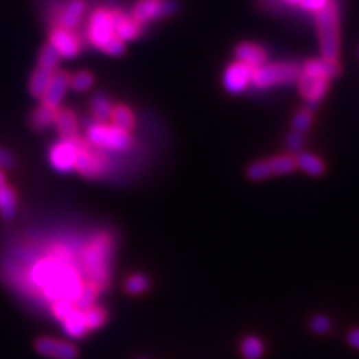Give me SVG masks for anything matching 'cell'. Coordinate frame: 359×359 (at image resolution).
I'll return each instance as SVG.
<instances>
[{
	"mask_svg": "<svg viewBox=\"0 0 359 359\" xmlns=\"http://www.w3.org/2000/svg\"><path fill=\"white\" fill-rule=\"evenodd\" d=\"M150 280L146 274H133L124 283V290L129 295H141L148 289Z\"/></svg>",
	"mask_w": 359,
	"mask_h": 359,
	"instance_id": "32",
	"label": "cell"
},
{
	"mask_svg": "<svg viewBox=\"0 0 359 359\" xmlns=\"http://www.w3.org/2000/svg\"><path fill=\"white\" fill-rule=\"evenodd\" d=\"M62 331L71 338L86 337L90 331L86 325L84 312L80 310V308H75L65 321H62Z\"/></svg>",
	"mask_w": 359,
	"mask_h": 359,
	"instance_id": "18",
	"label": "cell"
},
{
	"mask_svg": "<svg viewBox=\"0 0 359 359\" xmlns=\"http://www.w3.org/2000/svg\"><path fill=\"white\" fill-rule=\"evenodd\" d=\"M49 44L56 48V51L60 54V57L65 58H73L80 53L78 38L71 33V30H65L62 27H57L51 32Z\"/></svg>",
	"mask_w": 359,
	"mask_h": 359,
	"instance_id": "14",
	"label": "cell"
},
{
	"mask_svg": "<svg viewBox=\"0 0 359 359\" xmlns=\"http://www.w3.org/2000/svg\"><path fill=\"white\" fill-rule=\"evenodd\" d=\"M115 36L114 21L110 11L99 10L90 19L89 39L97 48H104Z\"/></svg>",
	"mask_w": 359,
	"mask_h": 359,
	"instance_id": "8",
	"label": "cell"
},
{
	"mask_svg": "<svg viewBox=\"0 0 359 359\" xmlns=\"http://www.w3.org/2000/svg\"><path fill=\"white\" fill-rule=\"evenodd\" d=\"M90 108H91V113L95 115V119L99 123H105L111 119L114 105L104 93H97L91 97Z\"/></svg>",
	"mask_w": 359,
	"mask_h": 359,
	"instance_id": "23",
	"label": "cell"
},
{
	"mask_svg": "<svg viewBox=\"0 0 359 359\" xmlns=\"http://www.w3.org/2000/svg\"><path fill=\"white\" fill-rule=\"evenodd\" d=\"M332 328V322L328 316L325 314H316L312 317L310 321V329L314 334H321V336H325V334H328Z\"/></svg>",
	"mask_w": 359,
	"mask_h": 359,
	"instance_id": "37",
	"label": "cell"
},
{
	"mask_svg": "<svg viewBox=\"0 0 359 359\" xmlns=\"http://www.w3.org/2000/svg\"><path fill=\"white\" fill-rule=\"evenodd\" d=\"M93 82H95L93 75L87 71H81L72 75L69 78V87L75 91H78V93H82V91H87L91 86H93Z\"/></svg>",
	"mask_w": 359,
	"mask_h": 359,
	"instance_id": "34",
	"label": "cell"
},
{
	"mask_svg": "<svg viewBox=\"0 0 359 359\" xmlns=\"http://www.w3.org/2000/svg\"><path fill=\"white\" fill-rule=\"evenodd\" d=\"M87 141L91 147L104 152H128L132 146L130 133L114 124L91 123L87 126Z\"/></svg>",
	"mask_w": 359,
	"mask_h": 359,
	"instance_id": "4",
	"label": "cell"
},
{
	"mask_svg": "<svg viewBox=\"0 0 359 359\" xmlns=\"http://www.w3.org/2000/svg\"><path fill=\"white\" fill-rule=\"evenodd\" d=\"M301 69L294 63H271L264 65L253 71L252 82L256 87H271L275 84H290L297 82Z\"/></svg>",
	"mask_w": 359,
	"mask_h": 359,
	"instance_id": "5",
	"label": "cell"
},
{
	"mask_svg": "<svg viewBox=\"0 0 359 359\" xmlns=\"http://www.w3.org/2000/svg\"><path fill=\"white\" fill-rule=\"evenodd\" d=\"M113 124L115 128L123 129L126 132H130L135 126V115H133L132 110L126 105H115L113 108L111 119Z\"/></svg>",
	"mask_w": 359,
	"mask_h": 359,
	"instance_id": "25",
	"label": "cell"
},
{
	"mask_svg": "<svg viewBox=\"0 0 359 359\" xmlns=\"http://www.w3.org/2000/svg\"><path fill=\"white\" fill-rule=\"evenodd\" d=\"M331 2V0H301V3H299V6L303 8V10L305 11H312V12H317L323 10L325 6H327L328 3Z\"/></svg>",
	"mask_w": 359,
	"mask_h": 359,
	"instance_id": "40",
	"label": "cell"
},
{
	"mask_svg": "<svg viewBox=\"0 0 359 359\" xmlns=\"http://www.w3.org/2000/svg\"><path fill=\"white\" fill-rule=\"evenodd\" d=\"M177 10L178 5L174 0H139L133 8L132 19L138 24H146L152 20L172 15Z\"/></svg>",
	"mask_w": 359,
	"mask_h": 359,
	"instance_id": "6",
	"label": "cell"
},
{
	"mask_svg": "<svg viewBox=\"0 0 359 359\" xmlns=\"http://www.w3.org/2000/svg\"><path fill=\"white\" fill-rule=\"evenodd\" d=\"M102 51L110 54V56H114V57H119L121 54H124V51H126V45H124V40H121L119 36H114L110 43H108L104 48Z\"/></svg>",
	"mask_w": 359,
	"mask_h": 359,
	"instance_id": "38",
	"label": "cell"
},
{
	"mask_svg": "<svg viewBox=\"0 0 359 359\" xmlns=\"http://www.w3.org/2000/svg\"><path fill=\"white\" fill-rule=\"evenodd\" d=\"M297 166L299 170H303L305 174L312 175V177H317V175H322L325 171V165L319 157L312 154V153H301L299 152L298 156L295 157Z\"/></svg>",
	"mask_w": 359,
	"mask_h": 359,
	"instance_id": "24",
	"label": "cell"
},
{
	"mask_svg": "<svg viewBox=\"0 0 359 359\" xmlns=\"http://www.w3.org/2000/svg\"><path fill=\"white\" fill-rule=\"evenodd\" d=\"M286 3H290V5H299L301 3V0H285Z\"/></svg>",
	"mask_w": 359,
	"mask_h": 359,
	"instance_id": "44",
	"label": "cell"
},
{
	"mask_svg": "<svg viewBox=\"0 0 359 359\" xmlns=\"http://www.w3.org/2000/svg\"><path fill=\"white\" fill-rule=\"evenodd\" d=\"M253 80V69L244 63H232L223 73V86L232 95L244 91Z\"/></svg>",
	"mask_w": 359,
	"mask_h": 359,
	"instance_id": "11",
	"label": "cell"
},
{
	"mask_svg": "<svg viewBox=\"0 0 359 359\" xmlns=\"http://www.w3.org/2000/svg\"><path fill=\"white\" fill-rule=\"evenodd\" d=\"M106 162L105 159L97 154L91 150L86 148L82 144H80L78 148V156L75 161V171H78L81 175H84L86 178H97L105 172Z\"/></svg>",
	"mask_w": 359,
	"mask_h": 359,
	"instance_id": "12",
	"label": "cell"
},
{
	"mask_svg": "<svg viewBox=\"0 0 359 359\" xmlns=\"http://www.w3.org/2000/svg\"><path fill=\"white\" fill-rule=\"evenodd\" d=\"M16 211V194L10 186L0 189V216L5 220H12Z\"/></svg>",
	"mask_w": 359,
	"mask_h": 359,
	"instance_id": "26",
	"label": "cell"
},
{
	"mask_svg": "<svg viewBox=\"0 0 359 359\" xmlns=\"http://www.w3.org/2000/svg\"><path fill=\"white\" fill-rule=\"evenodd\" d=\"M57 111L58 110H54V108H49L43 104L39 108H36L35 111H33V114L30 117L32 128L38 132L45 130L47 128L51 126V124H54Z\"/></svg>",
	"mask_w": 359,
	"mask_h": 359,
	"instance_id": "21",
	"label": "cell"
},
{
	"mask_svg": "<svg viewBox=\"0 0 359 359\" xmlns=\"http://www.w3.org/2000/svg\"><path fill=\"white\" fill-rule=\"evenodd\" d=\"M84 312V317H86V325L89 331H95L102 328L104 325L108 321V312L105 310L104 307H99V305H93L87 308V310H82Z\"/></svg>",
	"mask_w": 359,
	"mask_h": 359,
	"instance_id": "29",
	"label": "cell"
},
{
	"mask_svg": "<svg viewBox=\"0 0 359 359\" xmlns=\"http://www.w3.org/2000/svg\"><path fill=\"white\" fill-rule=\"evenodd\" d=\"M341 68L337 60H329V58H319V60H308L301 69V73L308 75V77L322 78V80H332L340 73Z\"/></svg>",
	"mask_w": 359,
	"mask_h": 359,
	"instance_id": "15",
	"label": "cell"
},
{
	"mask_svg": "<svg viewBox=\"0 0 359 359\" xmlns=\"http://www.w3.org/2000/svg\"><path fill=\"white\" fill-rule=\"evenodd\" d=\"M84 11L86 5L82 0H71V2L63 8L62 12L58 14V27L65 30L75 29L81 21L82 15H84Z\"/></svg>",
	"mask_w": 359,
	"mask_h": 359,
	"instance_id": "17",
	"label": "cell"
},
{
	"mask_svg": "<svg viewBox=\"0 0 359 359\" xmlns=\"http://www.w3.org/2000/svg\"><path fill=\"white\" fill-rule=\"evenodd\" d=\"M54 124H56L58 133H60L63 138H75V137H77L78 121H77V117H75V114L71 110L57 111Z\"/></svg>",
	"mask_w": 359,
	"mask_h": 359,
	"instance_id": "20",
	"label": "cell"
},
{
	"mask_svg": "<svg viewBox=\"0 0 359 359\" xmlns=\"http://www.w3.org/2000/svg\"><path fill=\"white\" fill-rule=\"evenodd\" d=\"M69 78L71 75L68 72L56 71L53 73L51 81H49L44 96L40 97L43 99V104L49 108H54V110H58V106H60V104L63 102L66 93H68V90L71 89Z\"/></svg>",
	"mask_w": 359,
	"mask_h": 359,
	"instance_id": "13",
	"label": "cell"
},
{
	"mask_svg": "<svg viewBox=\"0 0 359 359\" xmlns=\"http://www.w3.org/2000/svg\"><path fill=\"white\" fill-rule=\"evenodd\" d=\"M6 186V175L3 174V171L0 170V189H3Z\"/></svg>",
	"mask_w": 359,
	"mask_h": 359,
	"instance_id": "43",
	"label": "cell"
},
{
	"mask_svg": "<svg viewBox=\"0 0 359 359\" xmlns=\"http://www.w3.org/2000/svg\"><path fill=\"white\" fill-rule=\"evenodd\" d=\"M347 343L350 345V347L359 350V328H354V329L349 331Z\"/></svg>",
	"mask_w": 359,
	"mask_h": 359,
	"instance_id": "42",
	"label": "cell"
},
{
	"mask_svg": "<svg viewBox=\"0 0 359 359\" xmlns=\"http://www.w3.org/2000/svg\"><path fill=\"white\" fill-rule=\"evenodd\" d=\"M312 120H313L312 111L304 108V110H299L294 115V120H292V128H294V130L303 133L312 126Z\"/></svg>",
	"mask_w": 359,
	"mask_h": 359,
	"instance_id": "36",
	"label": "cell"
},
{
	"mask_svg": "<svg viewBox=\"0 0 359 359\" xmlns=\"http://www.w3.org/2000/svg\"><path fill=\"white\" fill-rule=\"evenodd\" d=\"M51 71H47L43 68H36V71L32 73L30 81H29V91L33 97H43L45 90L51 81L53 77Z\"/></svg>",
	"mask_w": 359,
	"mask_h": 359,
	"instance_id": "22",
	"label": "cell"
},
{
	"mask_svg": "<svg viewBox=\"0 0 359 359\" xmlns=\"http://www.w3.org/2000/svg\"><path fill=\"white\" fill-rule=\"evenodd\" d=\"M60 54L56 51V48L48 44L43 48V51L39 54V62H38V68H43L47 71L56 72L58 63H60Z\"/></svg>",
	"mask_w": 359,
	"mask_h": 359,
	"instance_id": "30",
	"label": "cell"
},
{
	"mask_svg": "<svg viewBox=\"0 0 359 359\" xmlns=\"http://www.w3.org/2000/svg\"><path fill=\"white\" fill-rule=\"evenodd\" d=\"M138 359H148V358H138Z\"/></svg>",
	"mask_w": 359,
	"mask_h": 359,
	"instance_id": "45",
	"label": "cell"
},
{
	"mask_svg": "<svg viewBox=\"0 0 359 359\" xmlns=\"http://www.w3.org/2000/svg\"><path fill=\"white\" fill-rule=\"evenodd\" d=\"M235 56L240 63H244V65L250 66L253 71L266 65V60H268V56H266L265 49L252 43L240 44L235 49Z\"/></svg>",
	"mask_w": 359,
	"mask_h": 359,
	"instance_id": "16",
	"label": "cell"
},
{
	"mask_svg": "<svg viewBox=\"0 0 359 359\" xmlns=\"http://www.w3.org/2000/svg\"><path fill=\"white\" fill-rule=\"evenodd\" d=\"M75 308H77V305H75L73 301H69V299H56L51 305V313L54 319L62 322L75 310Z\"/></svg>",
	"mask_w": 359,
	"mask_h": 359,
	"instance_id": "35",
	"label": "cell"
},
{
	"mask_svg": "<svg viewBox=\"0 0 359 359\" xmlns=\"http://www.w3.org/2000/svg\"><path fill=\"white\" fill-rule=\"evenodd\" d=\"M99 295V288L95 285V283H86V285H82L80 295L77 298V301H75V305L80 310H87V308L96 305V298Z\"/></svg>",
	"mask_w": 359,
	"mask_h": 359,
	"instance_id": "28",
	"label": "cell"
},
{
	"mask_svg": "<svg viewBox=\"0 0 359 359\" xmlns=\"http://www.w3.org/2000/svg\"><path fill=\"white\" fill-rule=\"evenodd\" d=\"M15 165V159L11 152L0 147V170H10Z\"/></svg>",
	"mask_w": 359,
	"mask_h": 359,
	"instance_id": "41",
	"label": "cell"
},
{
	"mask_svg": "<svg viewBox=\"0 0 359 359\" xmlns=\"http://www.w3.org/2000/svg\"><path fill=\"white\" fill-rule=\"evenodd\" d=\"M240 352L244 359H261L265 354L264 341L256 336H247L241 341Z\"/></svg>",
	"mask_w": 359,
	"mask_h": 359,
	"instance_id": "27",
	"label": "cell"
},
{
	"mask_svg": "<svg viewBox=\"0 0 359 359\" xmlns=\"http://www.w3.org/2000/svg\"><path fill=\"white\" fill-rule=\"evenodd\" d=\"M32 280L44 290L49 301L69 299L75 303L82 288L78 274L65 262L63 256L36 264L32 271Z\"/></svg>",
	"mask_w": 359,
	"mask_h": 359,
	"instance_id": "1",
	"label": "cell"
},
{
	"mask_svg": "<svg viewBox=\"0 0 359 359\" xmlns=\"http://www.w3.org/2000/svg\"><path fill=\"white\" fill-rule=\"evenodd\" d=\"M273 175V170L270 161H257L247 168V177L253 181H262L270 178Z\"/></svg>",
	"mask_w": 359,
	"mask_h": 359,
	"instance_id": "33",
	"label": "cell"
},
{
	"mask_svg": "<svg viewBox=\"0 0 359 359\" xmlns=\"http://www.w3.org/2000/svg\"><path fill=\"white\" fill-rule=\"evenodd\" d=\"M273 175H285L294 172L298 166L295 157L292 156H277L270 161Z\"/></svg>",
	"mask_w": 359,
	"mask_h": 359,
	"instance_id": "31",
	"label": "cell"
},
{
	"mask_svg": "<svg viewBox=\"0 0 359 359\" xmlns=\"http://www.w3.org/2000/svg\"><path fill=\"white\" fill-rule=\"evenodd\" d=\"M113 21H114V29H115V36H119L121 40H132L135 39L139 32H141V24H138L133 19H128L120 12H111Z\"/></svg>",
	"mask_w": 359,
	"mask_h": 359,
	"instance_id": "19",
	"label": "cell"
},
{
	"mask_svg": "<svg viewBox=\"0 0 359 359\" xmlns=\"http://www.w3.org/2000/svg\"><path fill=\"white\" fill-rule=\"evenodd\" d=\"M80 141L75 138H63L49 152V162L58 172H71L75 168V161L78 156Z\"/></svg>",
	"mask_w": 359,
	"mask_h": 359,
	"instance_id": "7",
	"label": "cell"
},
{
	"mask_svg": "<svg viewBox=\"0 0 359 359\" xmlns=\"http://www.w3.org/2000/svg\"><path fill=\"white\" fill-rule=\"evenodd\" d=\"M35 350L49 359H78L80 350L69 341L54 337H39L35 340Z\"/></svg>",
	"mask_w": 359,
	"mask_h": 359,
	"instance_id": "9",
	"label": "cell"
},
{
	"mask_svg": "<svg viewBox=\"0 0 359 359\" xmlns=\"http://www.w3.org/2000/svg\"><path fill=\"white\" fill-rule=\"evenodd\" d=\"M111 255V238L102 233L96 237L84 250L82 255V264L90 283L101 289L105 286L108 280V262Z\"/></svg>",
	"mask_w": 359,
	"mask_h": 359,
	"instance_id": "2",
	"label": "cell"
},
{
	"mask_svg": "<svg viewBox=\"0 0 359 359\" xmlns=\"http://www.w3.org/2000/svg\"><path fill=\"white\" fill-rule=\"evenodd\" d=\"M316 27L319 33L321 51L323 58L337 60L340 54V29L338 11L334 0L316 12Z\"/></svg>",
	"mask_w": 359,
	"mask_h": 359,
	"instance_id": "3",
	"label": "cell"
},
{
	"mask_svg": "<svg viewBox=\"0 0 359 359\" xmlns=\"http://www.w3.org/2000/svg\"><path fill=\"white\" fill-rule=\"evenodd\" d=\"M298 86H299V91H301V95L305 99V108L313 111L319 106L323 96L327 95L329 81L308 77V75L301 73L298 78Z\"/></svg>",
	"mask_w": 359,
	"mask_h": 359,
	"instance_id": "10",
	"label": "cell"
},
{
	"mask_svg": "<svg viewBox=\"0 0 359 359\" xmlns=\"http://www.w3.org/2000/svg\"><path fill=\"white\" fill-rule=\"evenodd\" d=\"M286 146L290 150L292 153H299L301 152V148L304 146V135L301 132H297V130H292L288 139H286Z\"/></svg>",
	"mask_w": 359,
	"mask_h": 359,
	"instance_id": "39",
	"label": "cell"
}]
</instances>
